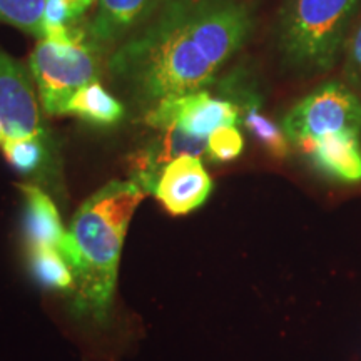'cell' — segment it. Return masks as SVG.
<instances>
[{
	"label": "cell",
	"mask_w": 361,
	"mask_h": 361,
	"mask_svg": "<svg viewBox=\"0 0 361 361\" xmlns=\"http://www.w3.org/2000/svg\"><path fill=\"white\" fill-rule=\"evenodd\" d=\"M251 16L238 0H168L109 59L141 104L200 92L246 42Z\"/></svg>",
	"instance_id": "1"
},
{
	"label": "cell",
	"mask_w": 361,
	"mask_h": 361,
	"mask_svg": "<svg viewBox=\"0 0 361 361\" xmlns=\"http://www.w3.org/2000/svg\"><path fill=\"white\" fill-rule=\"evenodd\" d=\"M146 191L135 180H111L79 207L61 252L74 273V308L102 322L114 295L121 250Z\"/></svg>",
	"instance_id": "2"
},
{
	"label": "cell",
	"mask_w": 361,
	"mask_h": 361,
	"mask_svg": "<svg viewBox=\"0 0 361 361\" xmlns=\"http://www.w3.org/2000/svg\"><path fill=\"white\" fill-rule=\"evenodd\" d=\"M360 0H286L279 22V47L301 71H328L335 64L346 25Z\"/></svg>",
	"instance_id": "3"
},
{
	"label": "cell",
	"mask_w": 361,
	"mask_h": 361,
	"mask_svg": "<svg viewBox=\"0 0 361 361\" xmlns=\"http://www.w3.org/2000/svg\"><path fill=\"white\" fill-rule=\"evenodd\" d=\"M99 52L89 39L74 44L39 40L30 54L29 69L47 114L64 116L71 97L99 80Z\"/></svg>",
	"instance_id": "4"
},
{
	"label": "cell",
	"mask_w": 361,
	"mask_h": 361,
	"mask_svg": "<svg viewBox=\"0 0 361 361\" xmlns=\"http://www.w3.org/2000/svg\"><path fill=\"white\" fill-rule=\"evenodd\" d=\"M283 130L296 147L328 134H361V101L343 84L328 82L288 112Z\"/></svg>",
	"instance_id": "5"
},
{
	"label": "cell",
	"mask_w": 361,
	"mask_h": 361,
	"mask_svg": "<svg viewBox=\"0 0 361 361\" xmlns=\"http://www.w3.org/2000/svg\"><path fill=\"white\" fill-rule=\"evenodd\" d=\"M146 124L157 130L179 129L194 137L206 139L216 129L239 123L236 104L211 97L204 90L161 99L144 117Z\"/></svg>",
	"instance_id": "6"
},
{
	"label": "cell",
	"mask_w": 361,
	"mask_h": 361,
	"mask_svg": "<svg viewBox=\"0 0 361 361\" xmlns=\"http://www.w3.org/2000/svg\"><path fill=\"white\" fill-rule=\"evenodd\" d=\"M0 124L4 128L6 139H32L42 135L39 99L32 79L25 67L2 49H0Z\"/></svg>",
	"instance_id": "7"
},
{
	"label": "cell",
	"mask_w": 361,
	"mask_h": 361,
	"mask_svg": "<svg viewBox=\"0 0 361 361\" xmlns=\"http://www.w3.org/2000/svg\"><path fill=\"white\" fill-rule=\"evenodd\" d=\"M213 180L206 173L201 157L180 156L171 161L157 179L154 196L174 216L188 214L207 200Z\"/></svg>",
	"instance_id": "8"
},
{
	"label": "cell",
	"mask_w": 361,
	"mask_h": 361,
	"mask_svg": "<svg viewBox=\"0 0 361 361\" xmlns=\"http://www.w3.org/2000/svg\"><path fill=\"white\" fill-rule=\"evenodd\" d=\"M168 0H99L85 24V34L99 51L123 44L128 35L151 19Z\"/></svg>",
	"instance_id": "9"
},
{
	"label": "cell",
	"mask_w": 361,
	"mask_h": 361,
	"mask_svg": "<svg viewBox=\"0 0 361 361\" xmlns=\"http://www.w3.org/2000/svg\"><path fill=\"white\" fill-rule=\"evenodd\" d=\"M298 149L305 152L316 171L328 178L348 184L361 180L360 134H328Z\"/></svg>",
	"instance_id": "10"
},
{
	"label": "cell",
	"mask_w": 361,
	"mask_h": 361,
	"mask_svg": "<svg viewBox=\"0 0 361 361\" xmlns=\"http://www.w3.org/2000/svg\"><path fill=\"white\" fill-rule=\"evenodd\" d=\"M20 191L25 197L24 228L29 250L54 247L61 251L66 231L51 197L42 189L29 184L20 186Z\"/></svg>",
	"instance_id": "11"
},
{
	"label": "cell",
	"mask_w": 361,
	"mask_h": 361,
	"mask_svg": "<svg viewBox=\"0 0 361 361\" xmlns=\"http://www.w3.org/2000/svg\"><path fill=\"white\" fill-rule=\"evenodd\" d=\"M64 116H75L99 126H111L123 119L124 106L96 80L80 87L71 97Z\"/></svg>",
	"instance_id": "12"
},
{
	"label": "cell",
	"mask_w": 361,
	"mask_h": 361,
	"mask_svg": "<svg viewBox=\"0 0 361 361\" xmlns=\"http://www.w3.org/2000/svg\"><path fill=\"white\" fill-rule=\"evenodd\" d=\"M259 107L258 99H246L245 106H243V109H245V116H243L245 126L271 156L284 159L290 154V141H288L283 128H279L269 117H266Z\"/></svg>",
	"instance_id": "13"
},
{
	"label": "cell",
	"mask_w": 361,
	"mask_h": 361,
	"mask_svg": "<svg viewBox=\"0 0 361 361\" xmlns=\"http://www.w3.org/2000/svg\"><path fill=\"white\" fill-rule=\"evenodd\" d=\"M30 268L35 279L51 290H74V273L62 252L54 247L30 250Z\"/></svg>",
	"instance_id": "14"
},
{
	"label": "cell",
	"mask_w": 361,
	"mask_h": 361,
	"mask_svg": "<svg viewBox=\"0 0 361 361\" xmlns=\"http://www.w3.org/2000/svg\"><path fill=\"white\" fill-rule=\"evenodd\" d=\"M45 0H0V22L42 39Z\"/></svg>",
	"instance_id": "15"
},
{
	"label": "cell",
	"mask_w": 361,
	"mask_h": 361,
	"mask_svg": "<svg viewBox=\"0 0 361 361\" xmlns=\"http://www.w3.org/2000/svg\"><path fill=\"white\" fill-rule=\"evenodd\" d=\"M0 147L8 164L24 174L34 173L44 159V146L40 137L6 139L0 144Z\"/></svg>",
	"instance_id": "16"
},
{
	"label": "cell",
	"mask_w": 361,
	"mask_h": 361,
	"mask_svg": "<svg viewBox=\"0 0 361 361\" xmlns=\"http://www.w3.org/2000/svg\"><path fill=\"white\" fill-rule=\"evenodd\" d=\"M245 141L236 126H226V128L216 129L207 137L206 156L211 161H233L243 152Z\"/></svg>",
	"instance_id": "17"
},
{
	"label": "cell",
	"mask_w": 361,
	"mask_h": 361,
	"mask_svg": "<svg viewBox=\"0 0 361 361\" xmlns=\"http://www.w3.org/2000/svg\"><path fill=\"white\" fill-rule=\"evenodd\" d=\"M346 75L356 89L361 90V25L351 37L348 44V62H346Z\"/></svg>",
	"instance_id": "18"
},
{
	"label": "cell",
	"mask_w": 361,
	"mask_h": 361,
	"mask_svg": "<svg viewBox=\"0 0 361 361\" xmlns=\"http://www.w3.org/2000/svg\"><path fill=\"white\" fill-rule=\"evenodd\" d=\"M74 2H78L80 7H82V8H85V11H87V8H89L90 6H92L94 2H99V0H74Z\"/></svg>",
	"instance_id": "19"
},
{
	"label": "cell",
	"mask_w": 361,
	"mask_h": 361,
	"mask_svg": "<svg viewBox=\"0 0 361 361\" xmlns=\"http://www.w3.org/2000/svg\"><path fill=\"white\" fill-rule=\"evenodd\" d=\"M4 139H6V135H4V128H2V124H0V144L4 142Z\"/></svg>",
	"instance_id": "20"
}]
</instances>
